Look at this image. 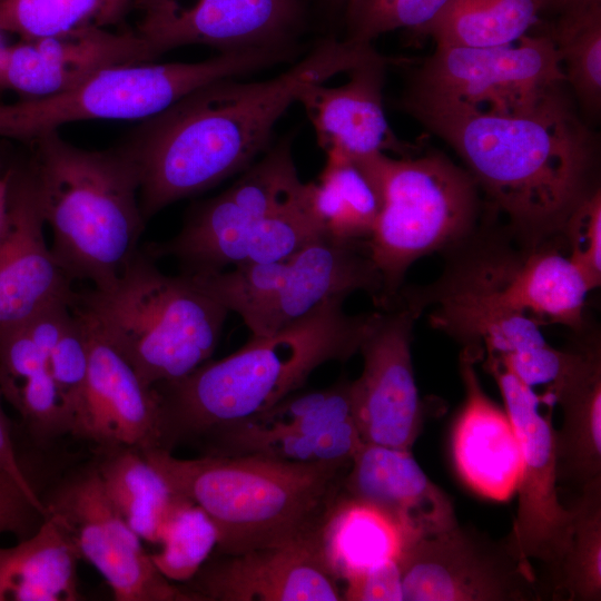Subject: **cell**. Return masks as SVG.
<instances>
[{
  "mask_svg": "<svg viewBox=\"0 0 601 601\" xmlns=\"http://www.w3.org/2000/svg\"><path fill=\"white\" fill-rule=\"evenodd\" d=\"M45 506L61 520L80 558L104 577L115 600L196 601L157 570L107 495L96 467L62 485Z\"/></svg>",
  "mask_w": 601,
  "mask_h": 601,
  "instance_id": "5bb4252c",
  "label": "cell"
},
{
  "mask_svg": "<svg viewBox=\"0 0 601 601\" xmlns=\"http://www.w3.org/2000/svg\"><path fill=\"white\" fill-rule=\"evenodd\" d=\"M546 16L548 0H451L426 36L436 46H504L530 33Z\"/></svg>",
  "mask_w": 601,
  "mask_h": 601,
  "instance_id": "f546056e",
  "label": "cell"
},
{
  "mask_svg": "<svg viewBox=\"0 0 601 601\" xmlns=\"http://www.w3.org/2000/svg\"><path fill=\"white\" fill-rule=\"evenodd\" d=\"M72 303L148 386L209 361L229 313L186 274L168 276L141 252L111 286L76 293Z\"/></svg>",
  "mask_w": 601,
  "mask_h": 601,
  "instance_id": "8992f818",
  "label": "cell"
},
{
  "mask_svg": "<svg viewBox=\"0 0 601 601\" xmlns=\"http://www.w3.org/2000/svg\"><path fill=\"white\" fill-rule=\"evenodd\" d=\"M487 371L500 388L521 447L522 465L515 492L518 508L505 541L525 566L531 560L558 569L572 530V512L558 493L555 430L551 415L540 412V397L501 361L487 356Z\"/></svg>",
  "mask_w": 601,
  "mask_h": 601,
  "instance_id": "7c38bea8",
  "label": "cell"
},
{
  "mask_svg": "<svg viewBox=\"0 0 601 601\" xmlns=\"http://www.w3.org/2000/svg\"><path fill=\"white\" fill-rule=\"evenodd\" d=\"M572 530L563 558L552 574L554 597L569 601L601 600V476L585 483L570 504Z\"/></svg>",
  "mask_w": 601,
  "mask_h": 601,
  "instance_id": "1f68e13d",
  "label": "cell"
},
{
  "mask_svg": "<svg viewBox=\"0 0 601 601\" xmlns=\"http://www.w3.org/2000/svg\"><path fill=\"white\" fill-rule=\"evenodd\" d=\"M324 558L337 580L398 560L403 538L383 511L344 493L319 530Z\"/></svg>",
  "mask_w": 601,
  "mask_h": 601,
  "instance_id": "4316f807",
  "label": "cell"
},
{
  "mask_svg": "<svg viewBox=\"0 0 601 601\" xmlns=\"http://www.w3.org/2000/svg\"><path fill=\"white\" fill-rule=\"evenodd\" d=\"M244 171L228 189L196 207L175 237L154 244L148 254L174 257L189 274L239 266L252 235L267 218L309 198V183L300 180L288 144Z\"/></svg>",
  "mask_w": 601,
  "mask_h": 601,
  "instance_id": "30bf717a",
  "label": "cell"
},
{
  "mask_svg": "<svg viewBox=\"0 0 601 601\" xmlns=\"http://www.w3.org/2000/svg\"><path fill=\"white\" fill-rule=\"evenodd\" d=\"M134 0H0V31L43 38L119 24Z\"/></svg>",
  "mask_w": 601,
  "mask_h": 601,
  "instance_id": "836d02e7",
  "label": "cell"
},
{
  "mask_svg": "<svg viewBox=\"0 0 601 601\" xmlns=\"http://www.w3.org/2000/svg\"><path fill=\"white\" fill-rule=\"evenodd\" d=\"M552 40L569 85L585 112L601 105V6L542 19L534 28Z\"/></svg>",
  "mask_w": 601,
  "mask_h": 601,
  "instance_id": "d6a6232c",
  "label": "cell"
},
{
  "mask_svg": "<svg viewBox=\"0 0 601 601\" xmlns=\"http://www.w3.org/2000/svg\"><path fill=\"white\" fill-rule=\"evenodd\" d=\"M338 580L319 533L284 544L220 554L206 561L186 589L199 601H338Z\"/></svg>",
  "mask_w": 601,
  "mask_h": 601,
  "instance_id": "ac0fdd59",
  "label": "cell"
},
{
  "mask_svg": "<svg viewBox=\"0 0 601 601\" xmlns=\"http://www.w3.org/2000/svg\"><path fill=\"white\" fill-rule=\"evenodd\" d=\"M474 355L461 361L465 401L452 432L456 471L477 494L509 500L516 490L522 454L514 425L505 410L484 393L473 367Z\"/></svg>",
  "mask_w": 601,
  "mask_h": 601,
  "instance_id": "cb8c5ba5",
  "label": "cell"
},
{
  "mask_svg": "<svg viewBox=\"0 0 601 601\" xmlns=\"http://www.w3.org/2000/svg\"><path fill=\"white\" fill-rule=\"evenodd\" d=\"M451 0H348L346 21L349 40L371 43L397 29L426 36Z\"/></svg>",
  "mask_w": 601,
  "mask_h": 601,
  "instance_id": "8d00e7d4",
  "label": "cell"
},
{
  "mask_svg": "<svg viewBox=\"0 0 601 601\" xmlns=\"http://www.w3.org/2000/svg\"><path fill=\"white\" fill-rule=\"evenodd\" d=\"M363 443L352 416L317 432H290L240 441L219 454H256L299 463L352 464Z\"/></svg>",
  "mask_w": 601,
  "mask_h": 601,
  "instance_id": "e575fe53",
  "label": "cell"
},
{
  "mask_svg": "<svg viewBox=\"0 0 601 601\" xmlns=\"http://www.w3.org/2000/svg\"><path fill=\"white\" fill-rule=\"evenodd\" d=\"M106 452L96 469L107 495L141 540L158 544L167 520L187 499L139 449L118 447Z\"/></svg>",
  "mask_w": 601,
  "mask_h": 601,
  "instance_id": "83f0119b",
  "label": "cell"
},
{
  "mask_svg": "<svg viewBox=\"0 0 601 601\" xmlns=\"http://www.w3.org/2000/svg\"><path fill=\"white\" fill-rule=\"evenodd\" d=\"M564 85L552 40L533 29L504 46H436L414 72L405 96L501 112L539 100Z\"/></svg>",
  "mask_w": 601,
  "mask_h": 601,
  "instance_id": "8fae6325",
  "label": "cell"
},
{
  "mask_svg": "<svg viewBox=\"0 0 601 601\" xmlns=\"http://www.w3.org/2000/svg\"><path fill=\"white\" fill-rule=\"evenodd\" d=\"M8 215L0 236V338L47 306L71 300L72 279L47 245L28 157L4 166Z\"/></svg>",
  "mask_w": 601,
  "mask_h": 601,
  "instance_id": "e0dca14e",
  "label": "cell"
},
{
  "mask_svg": "<svg viewBox=\"0 0 601 601\" xmlns=\"http://www.w3.org/2000/svg\"><path fill=\"white\" fill-rule=\"evenodd\" d=\"M3 50H4V47H2V46L0 45V65H1V59H2Z\"/></svg>",
  "mask_w": 601,
  "mask_h": 601,
  "instance_id": "7dc6e473",
  "label": "cell"
},
{
  "mask_svg": "<svg viewBox=\"0 0 601 601\" xmlns=\"http://www.w3.org/2000/svg\"><path fill=\"white\" fill-rule=\"evenodd\" d=\"M325 155L317 180L309 183L312 209L331 238L366 242L381 209L377 185L359 160L337 151Z\"/></svg>",
  "mask_w": 601,
  "mask_h": 601,
  "instance_id": "f1b7e54d",
  "label": "cell"
},
{
  "mask_svg": "<svg viewBox=\"0 0 601 601\" xmlns=\"http://www.w3.org/2000/svg\"><path fill=\"white\" fill-rule=\"evenodd\" d=\"M136 32L156 57L188 45L221 51L284 46L302 0H134Z\"/></svg>",
  "mask_w": 601,
  "mask_h": 601,
  "instance_id": "2e32d148",
  "label": "cell"
},
{
  "mask_svg": "<svg viewBox=\"0 0 601 601\" xmlns=\"http://www.w3.org/2000/svg\"><path fill=\"white\" fill-rule=\"evenodd\" d=\"M388 59L380 58L348 71V80L336 87L318 82L305 88L300 102L325 151L353 159L394 152L412 156L416 146L401 140L392 130L383 105L384 71Z\"/></svg>",
  "mask_w": 601,
  "mask_h": 601,
  "instance_id": "603a6c76",
  "label": "cell"
},
{
  "mask_svg": "<svg viewBox=\"0 0 601 601\" xmlns=\"http://www.w3.org/2000/svg\"><path fill=\"white\" fill-rule=\"evenodd\" d=\"M39 518L43 515L18 484L0 471V535L12 533L26 539L38 529Z\"/></svg>",
  "mask_w": 601,
  "mask_h": 601,
  "instance_id": "b9f144b4",
  "label": "cell"
},
{
  "mask_svg": "<svg viewBox=\"0 0 601 601\" xmlns=\"http://www.w3.org/2000/svg\"><path fill=\"white\" fill-rule=\"evenodd\" d=\"M363 339V371L351 381L352 412L364 443L411 451L423 408L414 378L411 332L418 309L390 304Z\"/></svg>",
  "mask_w": 601,
  "mask_h": 601,
  "instance_id": "9a60e30c",
  "label": "cell"
},
{
  "mask_svg": "<svg viewBox=\"0 0 601 601\" xmlns=\"http://www.w3.org/2000/svg\"><path fill=\"white\" fill-rule=\"evenodd\" d=\"M56 260L73 279L111 286L139 253V177L122 146L86 150L58 130L24 142Z\"/></svg>",
  "mask_w": 601,
  "mask_h": 601,
  "instance_id": "5b68a950",
  "label": "cell"
},
{
  "mask_svg": "<svg viewBox=\"0 0 601 601\" xmlns=\"http://www.w3.org/2000/svg\"><path fill=\"white\" fill-rule=\"evenodd\" d=\"M601 6V0H548V16Z\"/></svg>",
  "mask_w": 601,
  "mask_h": 601,
  "instance_id": "ee69618b",
  "label": "cell"
},
{
  "mask_svg": "<svg viewBox=\"0 0 601 601\" xmlns=\"http://www.w3.org/2000/svg\"><path fill=\"white\" fill-rule=\"evenodd\" d=\"M3 398L38 437L69 432L63 404L48 366L17 384Z\"/></svg>",
  "mask_w": 601,
  "mask_h": 601,
  "instance_id": "f35d334b",
  "label": "cell"
},
{
  "mask_svg": "<svg viewBox=\"0 0 601 601\" xmlns=\"http://www.w3.org/2000/svg\"><path fill=\"white\" fill-rule=\"evenodd\" d=\"M405 601H536L533 568L472 526L449 530L403 544L398 556Z\"/></svg>",
  "mask_w": 601,
  "mask_h": 601,
  "instance_id": "4fadbf2b",
  "label": "cell"
},
{
  "mask_svg": "<svg viewBox=\"0 0 601 601\" xmlns=\"http://www.w3.org/2000/svg\"><path fill=\"white\" fill-rule=\"evenodd\" d=\"M8 215V177L6 167L0 165V236L4 229Z\"/></svg>",
  "mask_w": 601,
  "mask_h": 601,
  "instance_id": "f6af8a7d",
  "label": "cell"
},
{
  "mask_svg": "<svg viewBox=\"0 0 601 601\" xmlns=\"http://www.w3.org/2000/svg\"><path fill=\"white\" fill-rule=\"evenodd\" d=\"M218 543L210 518L196 504L184 501L167 520L150 554L157 570L169 581L188 582L208 560Z\"/></svg>",
  "mask_w": 601,
  "mask_h": 601,
  "instance_id": "d590c367",
  "label": "cell"
},
{
  "mask_svg": "<svg viewBox=\"0 0 601 601\" xmlns=\"http://www.w3.org/2000/svg\"><path fill=\"white\" fill-rule=\"evenodd\" d=\"M48 367L60 394L69 433L80 406L89 368L85 324L72 306V317L48 357Z\"/></svg>",
  "mask_w": 601,
  "mask_h": 601,
  "instance_id": "74e56055",
  "label": "cell"
},
{
  "mask_svg": "<svg viewBox=\"0 0 601 601\" xmlns=\"http://www.w3.org/2000/svg\"><path fill=\"white\" fill-rule=\"evenodd\" d=\"M346 297H334L293 324L253 337L238 351L207 361L187 376L155 385L161 413V445L204 440L257 415L302 387L328 362L359 351L377 312L349 315Z\"/></svg>",
  "mask_w": 601,
  "mask_h": 601,
  "instance_id": "3957f363",
  "label": "cell"
},
{
  "mask_svg": "<svg viewBox=\"0 0 601 601\" xmlns=\"http://www.w3.org/2000/svg\"><path fill=\"white\" fill-rule=\"evenodd\" d=\"M563 231L569 236L570 258L592 288L601 282V194L593 189L569 217Z\"/></svg>",
  "mask_w": 601,
  "mask_h": 601,
  "instance_id": "ab89813d",
  "label": "cell"
},
{
  "mask_svg": "<svg viewBox=\"0 0 601 601\" xmlns=\"http://www.w3.org/2000/svg\"><path fill=\"white\" fill-rule=\"evenodd\" d=\"M75 542L61 522L47 514L38 529L11 548H0V601H77Z\"/></svg>",
  "mask_w": 601,
  "mask_h": 601,
  "instance_id": "d4e9b609",
  "label": "cell"
},
{
  "mask_svg": "<svg viewBox=\"0 0 601 601\" xmlns=\"http://www.w3.org/2000/svg\"><path fill=\"white\" fill-rule=\"evenodd\" d=\"M343 600L402 601L403 590L397 560L368 569L345 581Z\"/></svg>",
  "mask_w": 601,
  "mask_h": 601,
  "instance_id": "60d3db41",
  "label": "cell"
},
{
  "mask_svg": "<svg viewBox=\"0 0 601 601\" xmlns=\"http://www.w3.org/2000/svg\"><path fill=\"white\" fill-rule=\"evenodd\" d=\"M343 493L386 513L400 529L403 544L459 523L451 497L407 450L363 443L345 475Z\"/></svg>",
  "mask_w": 601,
  "mask_h": 601,
  "instance_id": "7402d4cb",
  "label": "cell"
},
{
  "mask_svg": "<svg viewBox=\"0 0 601 601\" xmlns=\"http://www.w3.org/2000/svg\"><path fill=\"white\" fill-rule=\"evenodd\" d=\"M142 455L218 532L217 552L235 554L319 533L352 464L299 463L256 454L180 459L160 446Z\"/></svg>",
  "mask_w": 601,
  "mask_h": 601,
  "instance_id": "277c9868",
  "label": "cell"
},
{
  "mask_svg": "<svg viewBox=\"0 0 601 601\" xmlns=\"http://www.w3.org/2000/svg\"><path fill=\"white\" fill-rule=\"evenodd\" d=\"M155 58L135 30L85 29L21 39L4 47L0 87L43 98L68 91L104 70Z\"/></svg>",
  "mask_w": 601,
  "mask_h": 601,
  "instance_id": "ffe728a7",
  "label": "cell"
},
{
  "mask_svg": "<svg viewBox=\"0 0 601 601\" xmlns=\"http://www.w3.org/2000/svg\"><path fill=\"white\" fill-rule=\"evenodd\" d=\"M334 3L338 4V6H346L347 1L348 0H332Z\"/></svg>",
  "mask_w": 601,
  "mask_h": 601,
  "instance_id": "bcb514c9",
  "label": "cell"
},
{
  "mask_svg": "<svg viewBox=\"0 0 601 601\" xmlns=\"http://www.w3.org/2000/svg\"><path fill=\"white\" fill-rule=\"evenodd\" d=\"M562 407L554 432L559 480L580 489L601 476V366L599 353L585 349L575 370L551 394Z\"/></svg>",
  "mask_w": 601,
  "mask_h": 601,
  "instance_id": "484cf974",
  "label": "cell"
},
{
  "mask_svg": "<svg viewBox=\"0 0 601 601\" xmlns=\"http://www.w3.org/2000/svg\"><path fill=\"white\" fill-rule=\"evenodd\" d=\"M184 274L228 312L239 315L253 337L273 334L325 302L357 290L372 294L380 303L383 290L366 243L329 236L280 260Z\"/></svg>",
  "mask_w": 601,
  "mask_h": 601,
  "instance_id": "9c48e42d",
  "label": "cell"
},
{
  "mask_svg": "<svg viewBox=\"0 0 601 601\" xmlns=\"http://www.w3.org/2000/svg\"><path fill=\"white\" fill-rule=\"evenodd\" d=\"M357 160L381 196L366 248L382 278L378 304L384 308L416 259L469 233L477 216L480 190L465 168L437 150L400 158L376 154Z\"/></svg>",
  "mask_w": 601,
  "mask_h": 601,
  "instance_id": "52a82bcc",
  "label": "cell"
},
{
  "mask_svg": "<svg viewBox=\"0 0 601 601\" xmlns=\"http://www.w3.org/2000/svg\"><path fill=\"white\" fill-rule=\"evenodd\" d=\"M283 47L221 51L199 62L138 63L104 70L49 97L0 105V137L27 142L82 120H145L210 82L236 78L285 58Z\"/></svg>",
  "mask_w": 601,
  "mask_h": 601,
  "instance_id": "ba28073f",
  "label": "cell"
},
{
  "mask_svg": "<svg viewBox=\"0 0 601 601\" xmlns=\"http://www.w3.org/2000/svg\"><path fill=\"white\" fill-rule=\"evenodd\" d=\"M380 57L372 43L326 40L275 78L217 80L145 119L122 145L138 173L145 220L247 169L305 88Z\"/></svg>",
  "mask_w": 601,
  "mask_h": 601,
  "instance_id": "6da1fadb",
  "label": "cell"
},
{
  "mask_svg": "<svg viewBox=\"0 0 601 601\" xmlns=\"http://www.w3.org/2000/svg\"><path fill=\"white\" fill-rule=\"evenodd\" d=\"M541 325L561 324L579 329L583 323L590 283L572 262L552 249L525 256H491L462 266L447 279Z\"/></svg>",
  "mask_w": 601,
  "mask_h": 601,
  "instance_id": "44dd1931",
  "label": "cell"
},
{
  "mask_svg": "<svg viewBox=\"0 0 601 601\" xmlns=\"http://www.w3.org/2000/svg\"><path fill=\"white\" fill-rule=\"evenodd\" d=\"M88 337L89 368L70 433L104 450L161 445V413L154 386L146 385L128 361L73 304Z\"/></svg>",
  "mask_w": 601,
  "mask_h": 601,
  "instance_id": "d6986e66",
  "label": "cell"
},
{
  "mask_svg": "<svg viewBox=\"0 0 601 601\" xmlns=\"http://www.w3.org/2000/svg\"><path fill=\"white\" fill-rule=\"evenodd\" d=\"M353 416L351 381L300 395L292 394L270 408L224 430L205 443L218 454L249 439L290 432H317Z\"/></svg>",
  "mask_w": 601,
  "mask_h": 601,
  "instance_id": "4dcf8cb0",
  "label": "cell"
},
{
  "mask_svg": "<svg viewBox=\"0 0 601 601\" xmlns=\"http://www.w3.org/2000/svg\"><path fill=\"white\" fill-rule=\"evenodd\" d=\"M2 398L0 390V471L11 477L40 513L46 516L45 503L37 494L19 459L12 433V423L3 410Z\"/></svg>",
  "mask_w": 601,
  "mask_h": 601,
  "instance_id": "7bdbcfd3",
  "label": "cell"
},
{
  "mask_svg": "<svg viewBox=\"0 0 601 601\" xmlns=\"http://www.w3.org/2000/svg\"><path fill=\"white\" fill-rule=\"evenodd\" d=\"M563 87L512 111L406 96L403 106L456 152L494 208L535 240L563 231L597 188V139Z\"/></svg>",
  "mask_w": 601,
  "mask_h": 601,
  "instance_id": "7a4b0ae2",
  "label": "cell"
}]
</instances>
